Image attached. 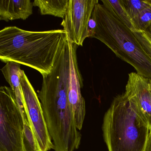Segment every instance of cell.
Masks as SVG:
<instances>
[{"label": "cell", "mask_w": 151, "mask_h": 151, "mask_svg": "<svg viewBox=\"0 0 151 151\" xmlns=\"http://www.w3.org/2000/svg\"><path fill=\"white\" fill-rule=\"evenodd\" d=\"M70 65V54L60 53L37 94L55 151H74L81 144L82 134L68 100Z\"/></svg>", "instance_id": "6da1fadb"}, {"label": "cell", "mask_w": 151, "mask_h": 151, "mask_svg": "<svg viewBox=\"0 0 151 151\" xmlns=\"http://www.w3.org/2000/svg\"><path fill=\"white\" fill-rule=\"evenodd\" d=\"M67 38L64 29L35 32L5 27L0 31V60L28 66L44 77L52 72Z\"/></svg>", "instance_id": "7a4b0ae2"}, {"label": "cell", "mask_w": 151, "mask_h": 151, "mask_svg": "<svg viewBox=\"0 0 151 151\" xmlns=\"http://www.w3.org/2000/svg\"><path fill=\"white\" fill-rule=\"evenodd\" d=\"M93 12L97 24L93 38L110 48L118 58L130 64L137 73L151 79V59L137 37L116 15L106 0H101Z\"/></svg>", "instance_id": "3957f363"}, {"label": "cell", "mask_w": 151, "mask_h": 151, "mask_svg": "<svg viewBox=\"0 0 151 151\" xmlns=\"http://www.w3.org/2000/svg\"><path fill=\"white\" fill-rule=\"evenodd\" d=\"M109 151H146L150 133L147 123L124 93L113 100L103 119Z\"/></svg>", "instance_id": "277c9868"}, {"label": "cell", "mask_w": 151, "mask_h": 151, "mask_svg": "<svg viewBox=\"0 0 151 151\" xmlns=\"http://www.w3.org/2000/svg\"><path fill=\"white\" fill-rule=\"evenodd\" d=\"M24 122L11 87H0V151H26Z\"/></svg>", "instance_id": "5b68a950"}, {"label": "cell", "mask_w": 151, "mask_h": 151, "mask_svg": "<svg viewBox=\"0 0 151 151\" xmlns=\"http://www.w3.org/2000/svg\"><path fill=\"white\" fill-rule=\"evenodd\" d=\"M20 82L25 113L33 132L38 151H49L54 146L50 137L41 103L32 85L23 70Z\"/></svg>", "instance_id": "8992f818"}, {"label": "cell", "mask_w": 151, "mask_h": 151, "mask_svg": "<svg viewBox=\"0 0 151 151\" xmlns=\"http://www.w3.org/2000/svg\"><path fill=\"white\" fill-rule=\"evenodd\" d=\"M98 0H69L67 14L62 26L74 44L83 46L88 38L87 27Z\"/></svg>", "instance_id": "52a82bcc"}, {"label": "cell", "mask_w": 151, "mask_h": 151, "mask_svg": "<svg viewBox=\"0 0 151 151\" xmlns=\"http://www.w3.org/2000/svg\"><path fill=\"white\" fill-rule=\"evenodd\" d=\"M78 47L71 41L68 100L73 110L77 128L80 130L85 117L86 105L81 93L83 78L78 63L77 49Z\"/></svg>", "instance_id": "ba28073f"}, {"label": "cell", "mask_w": 151, "mask_h": 151, "mask_svg": "<svg viewBox=\"0 0 151 151\" xmlns=\"http://www.w3.org/2000/svg\"><path fill=\"white\" fill-rule=\"evenodd\" d=\"M124 94L134 103L151 131V89L150 79L135 72L128 75Z\"/></svg>", "instance_id": "9c48e42d"}, {"label": "cell", "mask_w": 151, "mask_h": 151, "mask_svg": "<svg viewBox=\"0 0 151 151\" xmlns=\"http://www.w3.org/2000/svg\"><path fill=\"white\" fill-rule=\"evenodd\" d=\"M33 6L30 0H1L0 20H25L33 13Z\"/></svg>", "instance_id": "30bf717a"}, {"label": "cell", "mask_w": 151, "mask_h": 151, "mask_svg": "<svg viewBox=\"0 0 151 151\" xmlns=\"http://www.w3.org/2000/svg\"><path fill=\"white\" fill-rule=\"evenodd\" d=\"M21 65L14 62H9L1 69V71L6 81L10 86L15 96L17 101L21 109L24 123L29 122L25 113L24 103L23 99L21 82L20 72Z\"/></svg>", "instance_id": "8fae6325"}, {"label": "cell", "mask_w": 151, "mask_h": 151, "mask_svg": "<svg viewBox=\"0 0 151 151\" xmlns=\"http://www.w3.org/2000/svg\"><path fill=\"white\" fill-rule=\"evenodd\" d=\"M69 0H35L33 6L39 9L42 15H52L64 19Z\"/></svg>", "instance_id": "7c38bea8"}, {"label": "cell", "mask_w": 151, "mask_h": 151, "mask_svg": "<svg viewBox=\"0 0 151 151\" xmlns=\"http://www.w3.org/2000/svg\"><path fill=\"white\" fill-rule=\"evenodd\" d=\"M122 1L131 20L151 4V0H122Z\"/></svg>", "instance_id": "4fadbf2b"}, {"label": "cell", "mask_w": 151, "mask_h": 151, "mask_svg": "<svg viewBox=\"0 0 151 151\" xmlns=\"http://www.w3.org/2000/svg\"><path fill=\"white\" fill-rule=\"evenodd\" d=\"M134 30L144 31L151 24V4L131 20Z\"/></svg>", "instance_id": "5bb4252c"}, {"label": "cell", "mask_w": 151, "mask_h": 151, "mask_svg": "<svg viewBox=\"0 0 151 151\" xmlns=\"http://www.w3.org/2000/svg\"><path fill=\"white\" fill-rule=\"evenodd\" d=\"M107 3L111 7L116 15L122 20V22L126 25L131 30H134V27L132 25L131 20L127 14L123 5L122 0H114L109 1L106 0Z\"/></svg>", "instance_id": "9a60e30c"}, {"label": "cell", "mask_w": 151, "mask_h": 151, "mask_svg": "<svg viewBox=\"0 0 151 151\" xmlns=\"http://www.w3.org/2000/svg\"><path fill=\"white\" fill-rule=\"evenodd\" d=\"M24 142L26 151H38L33 132L29 122L24 123Z\"/></svg>", "instance_id": "2e32d148"}, {"label": "cell", "mask_w": 151, "mask_h": 151, "mask_svg": "<svg viewBox=\"0 0 151 151\" xmlns=\"http://www.w3.org/2000/svg\"><path fill=\"white\" fill-rule=\"evenodd\" d=\"M146 53L151 59V39L142 31H132Z\"/></svg>", "instance_id": "e0dca14e"}, {"label": "cell", "mask_w": 151, "mask_h": 151, "mask_svg": "<svg viewBox=\"0 0 151 151\" xmlns=\"http://www.w3.org/2000/svg\"><path fill=\"white\" fill-rule=\"evenodd\" d=\"M97 24L94 17L92 15L89 21L87 27V34L88 38H93L95 34Z\"/></svg>", "instance_id": "ac0fdd59"}, {"label": "cell", "mask_w": 151, "mask_h": 151, "mask_svg": "<svg viewBox=\"0 0 151 151\" xmlns=\"http://www.w3.org/2000/svg\"><path fill=\"white\" fill-rule=\"evenodd\" d=\"M146 151H151V131L150 132V133H149V138H148V142H147Z\"/></svg>", "instance_id": "d6986e66"}, {"label": "cell", "mask_w": 151, "mask_h": 151, "mask_svg": "<svg viewBox=\"0 0 151 151\" xmlns=\"http://www.w3.org/2000/svg\"><path fill=\"white\" fill-rule=\"evenodd\" d=\"M144 32L151 39V24L146 29Z\"/></svg>", "instance_id": "ffe728a7"}, {"label": "cell", "mask_w": 151, "mask_h": 151, "mask_svg": "<svg viewBox=\"0 0 151 151\" xmlns=\"http://www.w3.org/2000/svg\"><path fill=\"white\" fill-rule=\"evenodd\" d=\"M149 82H150V88H151V79H150V81H149Z\"/></svg>", "instance_id": "44dd1931"}]
</instances>
